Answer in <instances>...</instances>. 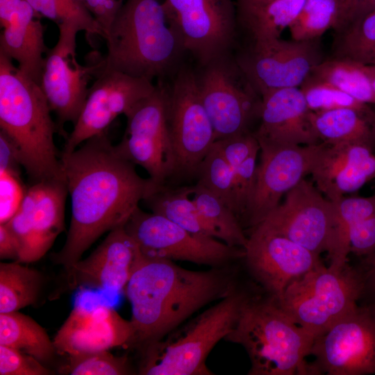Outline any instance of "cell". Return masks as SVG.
I'll return each mask as SVG.
<instances>
[{
    "mask_svg": "<svg viewBox=\"0 0 375 375\" xmlns=\"http://www.w3.org/2000/svg\"><path fill=\"white\" fill-rule=\"evenodd\" d=\"M105 33L125 0H81ZM105 39V38H104Z\"/></svg>",
    "mask_w": 375,
    "mask_h": 375,
    "instance_id": "cell-47",
    "label": "cell"
},
{
    "mask_svg": "<svg viewBox=\"0 0 375 375\" xmlns=\"http://www.w3.org/2000/svg\"><path fill=\"white\" fill-rule=\"evenodd\" d=\"M51 112L40 85L0 53V128L17 145L32 183L64 178Z\"/></svg>",
    "mask_w": 375,
    "mask_h": 375,
    "instance_id": "cell-4",
    "label": "cell"
},
{
    "mask_svg": "<svg viewBox=\"0 0 375 375\" xmlns=\"http://www.w3.org/2000/svg\"><path fill=\"white\" fill-rule=\"evenodd\" d=\"M56 44L49 49L44 61L40 86L57 117L58 132L64 133L67 122L76 121L89 90V83L103 67V58L97 56L88 65L76 57V38L80 28L74 24L58 25Z\"/></svg>",
    "mask_w": 375,
    "mask_h": 375,
    "instance_id": "cell-15",
    "label": "cell"
},
{
    "mask_svg": "<svg viewBox=\"0 0 375 375\" xmlns=\"http://www.w3.org/2000/svg\"><path fill=\"white\" fill-rule=\"evenodd\" d=\"M51 372L35 357L0 344V375H49Z\"/></svg>",
    "mask_w": 375,
    "mask_h": 375,
    "instance_id": "cell-42",
    "label": "cell"
},
{
    "mask_svg": "<svg viewBox=\"0 0 375 375\" xmlns=\"http://www.w3.org/2000/svg\"><path fill=\"white\" fill-rule=\"evenodd\" d=\"M251 230L244 259L251 276L276 302L290 283L323 263L320 255L262 224Z\"/></svg>",
    "mask_w": 375,
    "mask_h": 375,
    "instance_id": "cell-19",
    "label": "cell"
},
{
    "mask_svg": "<svg viewBox=\"0 0 375 375\" xmlns=\"http://www.w3.org/2000/svg\"><path fill=\"white\" fill-rule=\"evenodd\" d=\"M338 12L337 0H306L289 26L291 38L298 41L320 38L333 28Z\"/></svg>",
    "mask_w": 375,
    "mask_h": 375,
    "instance_id": "cell-36",
    "label": "cell"
},
{
    "mask_svg": "<svg viewBox=\"0 0 375 375\" xmlns=\"http://www.w3.org/2000/svg\"><path fill=\"white\" fill-rule=\"evenodd\" d=\"M322 145L260 147L253 193L241 220L243 228L251 229L263 222L282 197L310 173Z\"/></svg>",
    "mask_w": 375,
    "mask_h": 375,
    "instance_id": "cell-20",
    "label": "cell"
},
{
    "mask_svg": "<svg viewBox=\"0 0 375 375\" xmlns=\"http://www.w3.org/2000/svg\"><path fill=\"white\" fill-rule=\"evenodd\" d=\"M19 247L12 233L6 224H0V258L18 260Z\"/></svg>",
    "mask_w": 375,
    "mask_h": 375,
    "instance_id": "cell-50",
    "label": "cell"
},
{
    "mask_svg": "<svg viewBox=\"0 0 375 375\" xmlns=\"http://www.w3.org/2000/svg\"><path fill=\"white\" fill-rule=\"evenodd\" d=\"M233 172L234 169L213 144L199 165L197 183L215 194L232 210Z\"/></svg>",
    "mask_w": 375,
    "mask_h": 375,
    "instance_id": "cell-38",
    "label": "cell"
},
{
    "mask_svg": "<svg viewBox=\"0 0 375 375\" xmlns=\"http://www.w3.org/2000/svg\"><path fill=\"white\" fill-rule=\"evenodd\" d=\"M337 1H338V16L340 12L341 11L343 6H344L347 0H337ZM337 18H338V17H337Z\"/></svg>",
    "mask_w": 375,
    "mask_h": 375,
    "instance_id": "cell-52",
    "label": "cell"
},
{
    "mask_svg": "<svg viewBox=\"0 0 375 375\" xmlns=\"http://www.w3.org/2000/svg\"><path fill=\"white\" fill-rule=\"evenodd\" d=\"M374 151L372 148L360 144L322 142L310 174L318 190L326 197L335 177L345 167Z\"/></svg>",
    "mask_w": 375,
    "mask_h": 375,
    "instance_id": "cell-34",
    "label": "cell"
},
{
    "mask_svg": "<svg viewBox=\"0 0 375 375\" xmlns=\"http://www.w3.org/2000/svg\"><path fill=\"white\" fill-rule=\"evenodd\" d=\"M124 227L146 257L188 261L212 267H224L244 257L242 248L193 233L161 215L147 212L140 207Z\"/></svg>",
    "mask_w": 375,
    "mask_h": 375,
    "instance_id": "cell-11",
    "label": "cell"
},
{
    "mask_svg": "<svg viewBox=\"0 0 375 375\" xmlns=\"http://www.w3.org/2000/svg\"><path fill=\"white\" fill-rule=\"evenodd\" d=\"M23 167L19 149L15 142L3 131H0V172L20 176Z\"/></svg>",
    "mask_w": 375,
    "mask_h": 375,
    "instance_id": "cell-48",
    "label": "cell"
},
{
    "mask_svg": "<svg viewBox=\"0 0 375 375\" xmlns=\"http://www.w3.org/2000/svg\"><path fill=\"white\" fill-rule=\"evenodd\" d=\"M362 283L356 267L323 263L290 283L277 302L299 326L316 338L358 304Z\"/></svg>",
    "mask_w": 375,
    "mask_h": 375,
    "instance_id": "cell-7",
    "label": "cell"
},
{
    "mask_svg": "<svg viewBox=\"0 0 375 375\" xmlns=\"http://www.w3.org/2000/svg\"><path fill=\"white\" fill-rule=\"evenodd\" d=\"M365 103H375V94L367 65L330 56L317 65L310 74Z\"/></svg>",
    "mask_w": 375,
    "mask_h": 375,
    "instance_id": "cell-29",
    "label": "cell"
},
{
    "mask_svg": "<svg viewBox=\"0 0 375 375\" xmlns=\"http://www.w3.org/2000/svg\"><path fill=\"white\" fill-rule=\"evenodd\" d=\"M21 263L0 262V313L18 311L38 298L42 275Z\"/></svg>",
    "mask_w": 375,
    "mask_h": 375,
    "instance_id": "cell-30",
    "label": "cell"
},
{
    "mask_svg": "<svg viewBox=\"0 0 375 375\" xmlns=\"http://www.w3.org/2000/svg\"><path fill=\"white\" fill-rule=\"evenodd\" d=\"M162 4L194 64L234 53L239 35L233 0H165Z\"/></svg>",
    "mask_w": 375,
    "mask_h": 375,
    "instance_id": "cell-10",
    "label": "cell"
},
{
    "mask_svg": "<svg viewBox=\"0 0 375 375\" xmlns=\"http://www.w3.org/2000/svg\"><path fill=\"white\" fill-rule=\"evenodd\" d=\"M39 17H44L57 26L74 24L83 31L87 38L105 33L81 0H26Z\"/></svg>",
    "mask_w": 375,
    "mask_h": 375,
    "instance_id": "cell-35",
    "label": "cell"
},
{
    "mask_svg": "<svg viewBox=\"0 0 375 375\" xmlns=\"http://www.w3.org/2000/svg\"><path fill=\"white\" fill-rule=\"evenodd\" d=\"M350 252L362 257L375 250V212L353 225L349 233Z\"/></svg>",
    "mask_w": 375,
    "mask_h": 375,
    "instance_id": "cell-45",
    "label": "cell"
},
{
    "mask_svg": "<svg viewBox=\"0 0 375 375\" xmlns=\"http://www.w3.org/2000/svg\"><path fill=\"white\" fill-rule=\"evenodd\" d=\"M133 337L130 321L110 306H88L76 302L53 341L60 354L76 356L129 345Z\"/></svg>",
    "mask_w": 375,
    "mask_h": 375,
    "instance_id": "cell-21",
    "label": "cell"
},
{
    "mask_svg": "<svg viewBox=\"0 0 375 375\" xmlns=\"http://www.w3.org/2000/svg\"><path fill=\"white\" fill-rule=\"evenodd\" d=\"M308 109L312 112L351 108L365 113L375 114L362 103L338 88L309 75L299 87Z\"/></svg>",
    "mask_w": 375,
    "mask_h": 375,
    "instance_id": "cell-37",
    "label": "cell"
},
{
    "mask_svg": "<svg viewBox=\"0 0 375 375\" xmlns=\"http://www.w3.org/2000/svg\"><path fill=\"white\" fill-rule=\"evenodd\" d=\"M64 372L72 375H124L131 374L125 356L112 354L109 350L69 356Z\"/></svg>",
    "mask_w": 375,
    "mask_h": 375,
    "instance_id": "cell-39",
    "label": "cell"
},
{
    "mask_svg": "<svg viewBox=\"0 0 375 375\" xmlns=\"http://www.w3.org/2000/svg\"><path fill=\"white\" fill-rule=\"evenodd\" d=\"M251 295L236 288L162 339L144 347L142 375H210L206 358L232 331Z\"/></svg>",
    "mask_w": 375,
    "mask_h": 375,
    "instance_id": "cell-6",
    "label": "cell"
},
{
    "mask_svg": "<svg viewBox=\"0 0 375 375\" xmlns=\"http://www.w3.org/2000/svg\"><path fill=\"white\" fill-rule=\"evenodd\" d=\"M214 145L233 169L250 156L258 154L260 144L253 133H247L216 140Z\"/></svg>",
    "mask_w": 375,
    "mask_h": 375,
    "instance_id": "cell-43",
    "label": "cell"
},
{
    "mask_svg": "<svg viewBox=\"0 0 375 375\" xmlns=\"http://www.w3.org/2000/svg\"><path fill=\"white\" fill-rule=\"evenodd\" d=\"M40 18L26 0H0V53L39 85L49 49Z\"/></svg>",
    "mask_w": 375,
    "mask_h": 375,
    "instance_id": "cell-24",
    "label": "cell"
},
{
    "mask_svg": "<svg viewBox=\"0 0 375 375\" xmlns=\"http://www.w3.org/2000/svg\"><path fill=\"white\" fill-rule=\"evenodd\" d=\"M190 61L186 60L172 76L162 81L176 160L174 176L185 178L196 176L199 165L215 142Z\"/></svg>",
    "mask_w": 375,
    "mask_h": 375,
    "instance_id": "cell-9",
    "label": "cell"
},
{
    "mask_svg": "<svg viewBox=\"0 0 375 375\" xmlns=\"http://www.w3.org/2000/svg\"><path fill=\"white\" fill-rule=\"evenodd\" d=\"M315 336L297 324L271 297H252L225 340L244 347L249 375L309 374Z\"/></svg>",
    "mask_w": 375,
    "mask_h": 375,
    "instance_id": "cell-5",
    "label": "cell"
},
{
    "mask_svg": "<svg viewBox=\"0 0 375 375\" xmlns=\"http://www.w3.org/2000/svg\"><path fill=\"white\" fill-rule=\"evenodd\" d=\"M142 256L124 226L115 228L87 258L67 269L68 284L124 292Z\"/></svg>",
    "mask_w": 375,
    "mask_h": 375,
    "instance_id": "cell-22",
    "label": "cell"
},
{
    "mask_svg": "<svg viewBox=\"0 0 375 375\" xmlns=\"http://www.w3.org/2000/svg\"><path fill=\"white\" fill-rule=\"evenodd\" d=\"M306 0H235L239 41L280 38Z\"/></svg>",
    "mask_w": 375,
    "mask_h": 375,
    "instance_id": "cell-25",
    "label": "cell"
},
{
    "mask_svg": "<svg viewBox=\"0 0 375 375\" xmlns=\"http://www.w3.org/2000/svg\"><path fill=\"white\" fill-rule=\"evenodd\" d=\"M309 120L320 142L356 143L375 149V114L351 108L310 110Z\"/></svg>",
    "mask_w": 375,
    "mask_h": 375,
    "instance_id": "cell-26",
    "label": "cell"
},
{
    "mask_svg": "<svg viewBox=\"0 0 375 375\" xmlns=\"http://www.w3.org/2000/svg\"><path fill=\"white\" fill-rule=\"evenodd\" d=\"M103 69L165 81L187 60L159 0H125L106 35Z\"/></svg>",
    "mask_w": 375,
    "mask_h": 375,
    "instance_id": "cell-3",
    "label": "cell"
},
{
    "mask_svg": "<svg viewBox=\"0 0 375 375\" xmlns=\"http://www.w3.org/2000/svg\"><path fill=\"white\" fill-rule=\"evenodd\" d=\"M310 374H375V306L358 304L317 336Z\"/></svg>",
    "mask_w": 375,
    "mask_h": 375,
    "instance_id": "cell-14",
    "label": "cell"
},
{
    "mask_svg": "<svg viewBox=\"0 0 375 375\" xmlns=\"http://www.w3.org/2000/svg\"><path fill=\"white\" fill-rule=\"evenodd\" d=\"M26 189L20 176L0 172V224H6L17 212Z\"/></svg>",
    "mask_w": 375,
    "mask_h": 375,
    "instance_id": "cell-44",
    "label": "cell"
},
{
    "mask_svg": "<svg viewBox=\"0 0 375 375\" xmlns=\"http://www.w3.org/2000/svg\"><path fill=\"white\" fill-rule=\"evenodd\" d=\"M71 199L65 242L54 261L66 270L103 233L124 226L140 201L155 188L133 163L122 157L107 133L60 156Z\"/></svg>",
    "mask_w": 375,
    "mask_h": 375,
    "instance_id": "cell-1",
    "label": "cell"
},
{
    "mask_svg": "<svg viewBox=\"0 0 375 375\" xmlns=\"http://www.w3.org/2000/svg\"><path fill=\"white\" fill-rule=\"evenodd\" d=\"M309 112L299 88L276 90L262 95L259 123L253 132L260 147L322 142L312 128Z\"/></svg>",
    "mask_w": 375,
    "mask_h": 375,
    "instance_id": "cell-23",
    "label": "cell"
},
{
    "mask_svg": "<svg viewBox=\"0 0 375 375\" xmlns=\"http://www.w3.org/2000/svg\"><path fill=\"white\" fill-rule=\"evenodd\" d=\"M125 117L124 135L115 145L117 152L142 167L157 185L167 183L174 176L176 160L163 81H156L154 91Z\"/></svg>",
    "mask_w": 375,
    "mask_h": 375,
    "instance_id": "cell-12",
    "label": "cell"
},
{
    "mask_svg": "<svg viewBox=\"0 0 375 375\" xmlns=\"http://www.w3.org/2000/svg\"><path fill=\"white\" fill-rule=\"evenodd\" d=\"M258 154L248 158L234 169L232 188V210L241 223L253 193Z\"/></svg>",
    "mask_w": 375,
    "mask_h": 375,
    "instance_id": "cell-41",
    "label": "cell"
},
{
    "mask_svg": "<svg viewBox=\"0 0 375 375\" xmlns=\"http://www.w3.org/2000/svg\"><path fill=\"white\" fill-rule=\"evenodd\" d=\"M226 267L194 271L143 255L124 290L131 307L129 346L144 347L162 339L206 305L233 292L236 281Z\"/></svg>",
    "mask_w": 375,
    "mask_h": 375,
    "instance_id": "cell-2",
    "label": "cell"
},
{
    "mask_svg": "<svg viewBox=\"0 0 375 375\" xmlns=\"http://www.w3.org/2000/svg\"><path fill=\"white\" fill-rule=\"evenodd\" d=\"M0 344L22 351L42 362L57 353L44 328L19 311L0 313Z\"/></svg>",
    "mask_w": 375,
    "mask_h": 375,
    "instance_id": "cell-28",
    "label": "cell"
},
{
    "mask_svg": "<svg viewBox=\"0 0 375 375\" xmlns=\"http://www.w3.org/2000/svg\"><path fill=\"white\" fill-rule=\"evenodd\" d=\"M193 64L200 97L212 125L215 141L253 133V125L259 123L262 97L239 67L234 53L203 64Z\"/></svg>",
    "mask_w": 375,
    "mask_h": 375,
    "instance_id": "cell-8",
    "label": "cell"
},
{
    "mask_svg": "<svg viewBox=\"0 0 375 375\" xmlns=\"http://www.w3.org/2000/svg\"><path fill=\"white\" fill-rule=\"evenodd\" d=\"M191 197L199 211L213 228L218 240L244 249L248 237L233 211L219 197L196 183L190 186Z\"/></svg>",
    "mask_w": 375,
    "mask_h": 375,
    "instance_id": "cell-31",
    "label": "cell"
},
{
    "mask_svg": "<svg viewBox=\"0 0 375 375\" xmlns=\"http://www.w3.org/2000/svg\"><path fill=\"white\" fill-rule=\"evenodd\" d=\"M375 10V0H347L333 28L338 32Z\"/></svg>",
    "mask_w": 375,
    "mask_h": 375,
    "instance_id": "cell-46",
    "label": "cell"
},
{
    "mask_svg": "<svg viewBox=\"0 0 375 375\" xmlns=\"http://www.w3.org/2000/svg\"><path fill=\"white\" fill-rule=\"evenodd\" d=\"M68 194L65 178L32 183L15 215L4 224L19 247L18 262L42 258L65 228V206Z\"/></svg>",
    "mask_w": 375,
    "mask_h": 375,
    "instance_id": "cell-17",
    "label": "cell"
},
{
    "mask_svg": "<svg viewBox=\"0 0 375 375\" xmlns=\"http://www.w3.org/2000/svg\"><path fill=\"white\" fill-rule=\"evenodd\" d=\"M375 179V154L365 155L345 167L335 177L326 195L329 200L337 201L344 194L358 190L365 184Z\"/></svg>",
    "mask_w": 375,
    "mask_h": 375,
    "instance_id": "cell-40",
    "label": "cell"
},
{
    "mask_svg": "<svg viewBox=\"0 0 375 375\" xmlns=\"http://www.w3.org/2000/svg\"><path fill=\"white\" fill-rule=\"evenodd\" d=\"M96 76L73 129L66 137L62 154L70 153L86 140L107 133L119 115H126L156 88L148 79L103 67Z\"/></svg>",
    "mask_w": 375,
    "mask_h": 375,
    "instance_id": "cell-16",
    "label": "cell"
},
{
    "mask_svg": "<svg viewBox=\"0 0 375 375\" xmlns=\"http://www.w3.org/2000/svg\"><path fill=\"white\" fill-rule=\"evenodd\" d=\"M142 201L152 212L164 216L183 228L217 239L215 231L194 203L190 186L172 188L167 183L156 185Z\"/></svg>",
    "mask_w": 375,
    "mask_h": 375,
    "instance_id": "cell-27",
    "label": "cell"
},
{
    "mask_svg": "<svg viewBox=\"0 0 375 375\" xmlns=\"http://www.w3.org/2000/svg\"><path fill=\"white\" fill-rule=\"evenodd\" d=\"M369 77L375 94V65H367Z\"/></svg>",
    "mask_w": 375,
    "mask_h": 375,
    "instance_id": "cell-51",
    "label": "cell"
},
{
    "mask_svg": "<svg viewBox=\"0 0 375 375\" xmlns=\"http://www.w3.org/2000/svg\"><path fill=\"white\" fill-rule=\"evenodd\" d=\"M260 224L318 255L329 254L334 242L335 204L303 178Z\"/></svg>",
    "mask_w": 375,
    "mask_h": 375,
    "instance_id": "cell-18",
    "label": "cell"
},
{
    "mask_svg": "<svg viewBox=\"0 0 375 375\" xmlns=\"http://www.w3.org/2000/svg\"><path fill=\"white\" fill-rule=\"evenodd\" d=\"M331 49V57L375 65V10L334 32Z\"/></svg>",
    "mask_w": 375,
    "mask_h": 375,
    "instance_id": "cell-33",
    "label": "cell"
},
{
    "mask_svg": "<svg viewBox=\"0 0 375 375\" xmlns=\"http://www.w3.org/2000/svg\"><path fill=\"white\" fill-rule=\"evenodd\" d=\"M234 56L246 77L262 97L283 88H299L324 59L320 38L274 40L239 43Z\"/></svg>",
    "mask_w": 375,
    "mask_h": 375,
    "instance_id": "cell-13",
    "label": "cell"
},
{
    "mask_svg": "<svg viewBox=\"0 0 375 375\" xmlns=\"http://www.w3.org/2000/svg\"><path fill=\"white\" fill-rule=\"evenodd\" d=\"M357 269L362 283V294L360 300L362 303L375 306V250L362 256Z\"/></svg>",
    "mask_w": 375,
    "mask_h": 375,
    "instance_id": "cell-49",
    "label": "cell"
},
{
    "mask_svg": "<svg viewBox=\"0 0 375 375\" xmlns=\"http://www.w3.org/2000/svg\"><path fill=\"white\" fill-rule=\"evenodd\" d=\"M333 202L335 208V226L333 246L328 254V266L340 269L347 263V256L350 253L349 230L357 222L375 212V195L367 197H343Z\"/></svg>",
    "mask_w": 375,
    "mask_h": 375,
    "instance_id": "cell-32",
    "label": "cell"
}]
</instances>
